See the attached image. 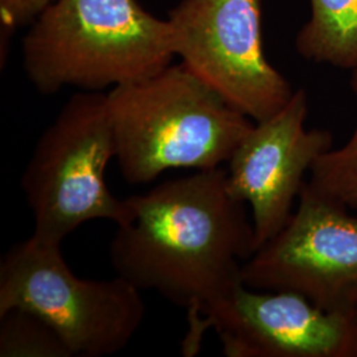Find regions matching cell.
Returning a JSON list of instances; mask_svg holds the SVG:
<instances>
[{
    "label": "cell",
    "mask_w": 357,
    "mask_h": 357,
    "mask_svg": "<svg viewBox=\"0 0 357 357\" xmlns=\"http://www.w3.org/2000/svg\"><path fill=\"white\" fill-rule=\"evenodd\" d=\"M109 255L116 275L187 310L188 331L243 283L255 252L246 204L231 196L227 169H202L126 199Z\"/></svg>",
    "instance_id": "cell-1"
},
{
    "label": "cell",
    "mask_w": 357,
    "mask_h": 357,
    "mask_svg": "<svg viewBox=\"0 0 357 357\" xmlns=\"http://www.w3.org/2000/svg\"><path fill=\"white\" fill-rule=\"evenodd\" d=\"M106 102L115 162L131 185L168 169L220 168L255 125L181 63L109 90Z\"/></svg>",
    "instance_id": "cell-2"
},
{
    "label": "cell",
    "mask_w": 357,
    "mask_h": 357,
    "mask_svg": "<svg viewBox=\"0 0 357 357\" xmlns=\"http://www.w3.org/2000/svg\"><path fill=\"white\" fill-rule=\"evenodd\" d=\"M23 69L40 94L103 91L155 76L172 64L168 20L137 0H57L29 26Z\"/></svg>",
    "instance_id": "cell-3"
},
{
    "label": "cell",
    "mask_w": 357,
    "mask_h": 357,
    "mask_svg": "<svg viewBox=\"0 0 357 357\" xmlns=\"http://www.w3.org/2000/svg\"><path fill=\"white\" fill-rule=\"evenodd\" d=\"M115 160V142L106 93L78 91L40 135L22 176V190L33 218L31 236L63 243L94 220L128 221L126 199L106 184Z\"/></svg>",
    "instance_id": "cell-4"
},
{
    "label": "cell",
    "mask_w": 357,
    "mask_h": 357,
    "mask_svg": "<svg viewBox=\"0 0 357 357\" xmlns=\"http://www.w3.org/2000/svg\"><path fill=\"white\" fill-rule=\"evenodd\" d=\"M142 294L121 275L78 277L60 243L33 236L13 245L0 261V315L15 308L38 315L63 339L72 357L123 351L144 321Z\"/></svg>",
    "instance_id": "cell-5"
},
{
    "label": "cell",
    "mask_w": 357,
    "mask_h": 357,
    "mask_svg": "<svg viewBox=\"0 0 357 357\" xmlns=\"http://www.w3.org/2000/svg\"><path fill=\"white\" fill-rule=\"evenodd\" d=\"M175 56L211 89L255 122L293 97L262 41V0H180L168 13Z\"/></svg>",
    "instance_id": "cell-6"
},
{
    "label": "cell",
    "mask_w": 357,
    "mask_h": 357,
    "mask_svg": "<svg viewBox=\"0 0 357 357\" xmlns=\"http://www.w3.org/2000/svg\"><path fill=\"white\" fill-rule=\"evenodd\" d=\"M243 282L357 314V215L305 184L283 229L243 264Z\"/></svg>",
    "instance_id": "cell-7"
},
{
    "label": "cell",
    "mask_w": 357,
    "mask_h": 357,
    "mask_svg": "<svg viewBox=\"0 0 357 357\" xmlns=\"http://www.w3.org/2000/svg\"><path fill=\"white\" fill-rule=\"evenodd\" d=\"M213 330L228 357H357V314L328 311L291 291L240 283L187 332L183 355Z\"/></svg>",
    "instance_id": "cell-8"
},
{
    "label": "cell",
    "mask_w": 357,
    "mask_h": 357,
    "mask_svg": "<svg viewBox=\"0 0 357 357\" xmlns=\"http://www.w3.org/2000/svg\"><path fill=\"white\" fill-rule=\"evenodd\" d=\"M306 91L298 89L278 113L255 122L227 163L231 196L250 206L255 250L275 237L294 213L306 175L332 149V134L307 128Z\"/></svg>",
    "instance_id": "cell-9"
},
{
    "label": "cell",
    "mask_w": 357,
    "mask_h": 357,
    "mask_svg": "<svg viewBox=\"0 0 357 357\" xmlns=\"http://www.w3.org/2000/svg\"><path fill=\"white\" fill-rule=\"evenodd\" d=\"M311 16L296 36L302 57L342 69L357 68V0H310Z\"/></svg>",
    "instance_id": "cell-10"
},
{
    "label": "cell",
    "mask_w": 357,
    "mask_h": 357,
    "mask_svg": "<svg viewBox=\"0 0 357 357\" xmlns=\"http://www.w3.org/2000/svg\"><path fill=\"white\" fill-rule=\"evenodd\" d=\"M351 88L357 100V68L352 70ZM306 183L357 215V125L343 147L331 149L314 163Z\"/></svg>",
    "instance_id": "cell-11"
},
{
    "label": "cell",
    "mask_w": 357,
    "mask_h": 357,
    "mask_svg": "<svg viewBox=\"0 0 357 357\" xmlns=\"http://www.w3.org/2000/svg\"><path fill=\"white\" fill-rule=\"evenodd\" d=\"M0 357H72V354L47 321L15 308L0 315Z\"/></svg>",
    "instance_id": "cell-12"
},
{
    "label": "cell",
    "mask_w": 357,
    "mask_h": 357,
    "mask_svg": "<svg viewBox=\"0 0 357 357\" xmlns=\"http://www.w3.org/2000/svg\"><path fill=\"white\" fill-rule=\"evenodd\" d=\"M57 0H0V20L7 29L31 26Z\"/></svg>",
    "instance_id": "cell-13"
}]
</instances>
